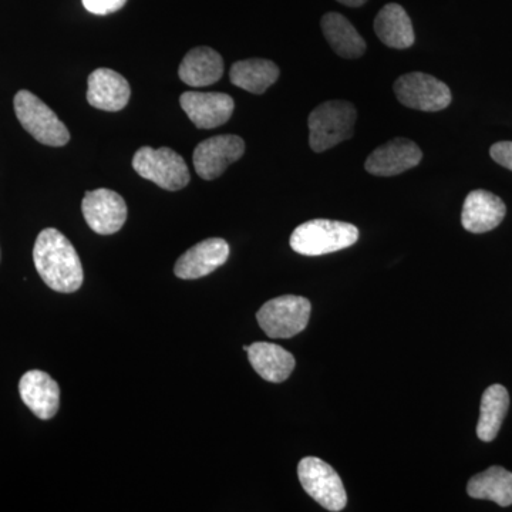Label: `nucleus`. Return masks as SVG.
Segmentation results:
<instances>
[{
  "label": "nucleus",
  "mask_w": 512,
  "mask_h": 512,
  "mask_svg": "<svg viewBox=\"0 0 512 512\" xmlns=\"http://www.w3.org/2000/svg\"><path fill=\"white\" fill-rule=\"evenodd\" d=\"M37 274L53 291L73 293L83 285V266L79 254L62 232L43 229L33 248Z\"/></svg>",
  "instance_id": "nucleus-1"
},
{
  "label": "nucleus",
  "mask_w": 512,
  "mask_h": 512,
  "mask_svg": "<svg viewBox=\"0 0 512 512\" xmlns=\"http://www.w3.org/2000/svg\"><path fill=\"white\" fill-rule=\"evenodd\" d=\"M359 229L348 222L312 220L293 231L291 248L296 254L320 256L355 245Z\"/></svg>",
  "instance_id": "nucleus-2"
},
{
  "label": "nucleus",
  "mask_w": 512,
  "mask_h": 512,
  "mask_svg": "<svg viewBox=\"0 0 512 512\" xmlns=\"http://www.w3.org/2000/svg\"><path fill=\"white\" fill-rule=\"evenodd\" d=\"M356 109L349 101L333 100L319 104L309 116V144L323 153L353 136Z\"/></svg>",
  "instance_id": "nucleus-3"
},
{
  "label": "nucleus",
  "mask_w": 512,
  "mask_h": 512,
  "mask_svg": "<svg viewBox=\"0 0 512 512\" xmlns=\"http://www.w3.org/2000/svg\"><path fill=\"white\" fill-rule=\"evenodd\" d=\"M15 113L22 127L39 141L50 147H63L70 141V133L55 111L46 106L39 97L20 90L15 96Z\"/></svg>",
  "instance_id": "nucleus-4"
},
{
  "label": "nucleus",
  "mask_w": 512,
  "mask_h": 512,
  "mask_svg": "<svg viewBox=\"0 0 512 512\" xmlns=\"http://www.w3.org/2000/svg\"><path fill=\"white\" fill-rule=\"evenodd\" d=\"M140 177L167 191L183 190L190 183V170L180 154L171 148L141 147L133 158Z\"/></svg>",
  "instance_id": "nucleus-5"
},
{
  "label": "nucleus",
  "mask_w": 512,
  "mask_h": 512,
  "mask_svg": "<svg viewBox=\"0 0 512 512\" xmlns=\"http://www.w3.org/2000/svg\"><path fill=\"white\" fill-rule=\"evenodd\" d=\"M311 311L309 299L285 295L266 302L256 313V319L269 338L289 339L306 329Z\"/></svg>",
  "instance_id": "nucleus-6"
},
{
  "label": "nucleus",
  "mask_w": 512,
  "mask_h": 512,
  "mask_svg": "<svg viewBox=\"0 0 512 512\" xmlns=\"http://www.w3.org/2000/svg\"><path fill=\"white\" fill-rule=\"evenodd\" d=\"M298 477L303 490L326 510L342 511L348 504V495L339 474L320 458H302Z\"/></svg>",
  "instance_id": "nucleus-7"
},
{
  "label": "nucleus",
  "mask_w": 512,
  "mask_h": 512,
  "mask_svg": "<svg viewBox=\"0 0 512 512\" xmlns=\"http://www.w3.org/2000/svg\"><path fill=\"white\" fill-rule=\"evenodd\" d=\"M394 93L403 106L420 111H440L451 103L446 83L426 73H409L394 83Z\"/></svg>",
  "instance_id": "nucleus-8"
},
{
  "label": "nucleus",
  "mask_w": 512,
  "mask_h": 512,
  "mask_svg": "<svg viewBox=\"0 0 512 512\" xmlns=\"http://www.w3.org/2000/svg\"><path fill=\"white\" fill-rule=\"evenodd\" d=\"M82 211L87 225L100 235L116 234L127 220L126 201L116 191L106 188L86 192Z\"/></svg>",
  "instance_id": "nucleus-9"
},
{
  "label": "nucleus",
  "mask_w": 512,
  "mask_h": 512,
  "mask_svg": "<svg viewBox=\"0 0 512 512\" xmlns=\"http://www.w3.org/2000/svg\"><path fill=\"white\" fill-rule=\"evenodd\" d=\"M245 143L241 137L215 136L198 144L194 151V168L202 180H215L229 165L244 156Z\"/></svg>",
  "instance_id": "nucleus-10"
},
{
  "label": "nucleus",
  "mask_w": 512,
  "mask_h": 512,
  "mask_svg": "<svg viewBox=\"0 0 512 512\" xmlns=\"http://www.w3.org/2000/svg\"><path fill=\"white\" fill-rule=\"evenodd\" d=\"M421 160H423V153L414 141L407 138H394L389 143L376 148L367 157L365 168L367 173L377 177H393L417 167Z\"/></svg>",
  "instance_id": "nucleus-11"
},
{
  "label": "nucleus",
  "mask_w": 512,
  "mask_h": 512,
  "mask_svg": "<svg viewBox=\"0 0 512 512\" xmlns=\"http://www.w3.org/2000/svg\"><path fill=\"white\" fill-rule=\"evenodd\" d=\"M180 104L198 128L211 130L227 123L234 113V99L225 93L185 92Z\"/></svg>",
  "instance_id": "nucleus-12"
},
{
  "label": "nucleus",
  "mask_w": 512,
  "mask_h": 512,
  "mask_svg": "<svg viewBox=\"0 0 512 512\" xmlns=\"http://www.w3.org/2000/svg\"><path fill=\"white\" fill-rule=\"evenodd\" d=\"M228 258L229 245L225 239H205L178 258L174 274L180 279H200L217 271Z\"/></svg>",
  "instance_id": "nucleus-13"
},
{
  "label": "nucleus",
  "mask_w": 512,
  "mask_h": 512,
  "mask_svg": "<svg viewBox=\"0 0 512 512\" xmlns=\"http://www.w3.org/2000/svg\"><path fill=\"white\" fill-rule=\"evenodd\" d=\"M19 393L30 412L40 420H50L59 412L60 387L42 370H29L19 382Z\"/></svg>",
  "instance_id": "nucleus-14"
},
{
  "label": "nucleus",
  "mask_w": 512,
  "mask_h": 512,
  "mask_svg": "<svg viewBox=\"0 0 512 512\" xmlns=\"http://www.w3.org/2000/svg\"><path fill=\"white\" fill-rule=\"evenodd\" d=\"M87 101L94 109L120 111L130 100V84L111 69H97L89 76Z\"/></svg>",
  "instance_id": "nucleus-15"
},
{
  "label": "nucleus",
  "mask_w": 512,
  "mask_h": 512,
  "mask_svg": "<svg viewBox=\"0 0 512 512\" xmlns=\"http://www.w3.org/2000/svg\"><path fill=\"white\" fill-rule=\"evenodd\" d=\"M505 212L507 208L500 197L493 192L477 190L467 195L461 222L468 232L484 234L493 231L503 222Z\"/></svg>",
  "instance_id": "nucleus-16"
},
{
  "label": "nucleus",
  "mask_w": 512,
  "mask_h": 512,
  "mask_svg": "<svg viewBox=\"0 0 512 512\" xmlns=\"http://www.w3.org/2000/svg\"><path fill=\"white\" fill-rule=\"evenodd\" d=\"M224 74V60L220 53L207 46L195 47L185 55L178 76L191 87H205L217 83Z\"/></svg>",
  "instance_id": "nucleus-17"
},
{
  "label": "nucleus",
  "mask_w": 512,
  "mask_h": 512,
  "mask_svg": "<svg viewBox=\"0 0 512 512\" xmlns=\"http://www.w3.org/2000/svg\"><path fill=\"white\" fill-rule=\"evenodd\" d=\"M248 359L255 372L271 383H282L295 369L291 352L274 343L256 342L248 348Z\"/></svg>",
  "instance_id": "nucleus-18"
},
{
  "label": "nucleus",
  "mask_w": 512,
  "mask_h": 512,
  "mask_svg": "<svg viewBox=\"0 0 512 512\" xmlns=\"http://www.w3.org/2000/svg\"><path fill=\"white\" fill-rule=\"evenodd\" d=\"M375 32L384 45L393 49H409L414 45L412 20L397 3H389L377 13Z\"/></svg>",
  "instance_id": "nucleus-19"
},
{
  "label": "nucleus",
  "mask_w": 512,
  "mask_h": 512,
  "mask_svg": "<svg viewBox=\"0 0 512 512\" xmlns=\"http://www.w3.org/2000/svg\"><path fill=\"white\" fill-rule=\"evenodd\" d=\"M322 30L330 47L340 57L359 59L365 55L366 42L355 26L340 13L329 12L322 18Z\"/></svg>",
  "instance_id": "nucleus-20"
},
{
  "label": "nucleus",
  "mask_w": 512,
  "mask_h": 512,
  "mask_svg": "<svg viewBox=\"0 0 512 512\" xmlns=\"http://www.w3.org/2000/svg\"><path fill=\"white\" fill-rule=\"evenodd\" d=\"M467 493L477 500H490L500 507L512 504V473L503 467H490L468 481Z\"/></svg>",
  "instance_id": "nucleus-21"
},
{
  "label": "nucleus",
  "mask_w": 512,
  "mask_h": 512,
  "mask_svg": "<svg viewBox=\"0 0 512 512\" xmlns=\"http://www.w3.org/2000/svg\"><path fill=\"white\" fill-rule=\"evenodd\" d=\"M279 67L271 60L249 59L232 64L229 79L239 89L264 94L278 80Z\"/></svg>",
  "instance_id": "nucleus-22"
},
{
  "label": "nucleus",
  "mask_w": 512,
  "mask_h": 512,
  "mask_svg": "<svg viewBox=\"0 0 512 512\" xmlns=\"http://www.w3.org/2000/svg\"><path fill=\"white\" fill-rule=\"evenodd\" d=\"M510 407V394L501 384L488 387L481 399L480 420L477 424L478 439L490 443L497 437Z\"/></svg>",
  "instance_id": "nucleus-23"
},
{
  "label": "nucleus",
  "mask_w": 512,
  "mask_h": 512,
  "mask_svg": "<svg viewBox=\"0 0 512 512\" xmlns=\"http://www.w3.org/2000/svg\"><path fill=\"white\" fill-rule=\"evenodd\" d=\"M84 8L93 15H110L126 6L127 0H82Z\"/></svg>",
  "instance_id": "nucleus-24"
},
{
  "label": "nucleus",
  "mask_w": 512,
  "mask_h": 512,
  "mask_svg": "<svg viewBox=\"0 0 512 512\" xmlns=\"http://www.w3.org/2000/svg\"><path fill=\"white\" fill-rule=\"evenodd\" d=\"M490 154L495 163L512 171V141H501V143L494 144Z\"/></svg>",
  "instance_id": "nucleus-25"
},
{
  "label": "nucleus",
  "mask_w": 512,
  "mask_h": 512,
  "mask_svg": "<svg viewBox=\"0 0 512 512\" xmlns=\"http://www.w3.org/2000/svg\"><path fill=\"white\" fill-rule=\"evenodd\" d=\"M342 5L349 6V8H360V6L365 5L367 0H338Z\"/></svg>",
  "instance_id": "nucleus-26"
}]
</instances>
